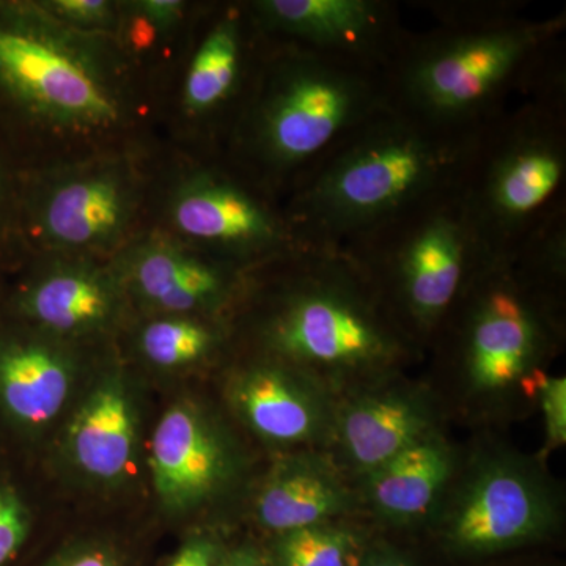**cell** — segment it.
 <instances>
[{
	"mask_svg": "<svg viewBox=\"0 0 566 566\" xmlns=\"http://www.w3.org/2000/svg\"><path fill=\"white\" fill-rule=\"evenodd\" d=\"M120 118L114 88L91 54L54 28L43 6L0 0V129L74 132Z\"/></svg>",
	"mask_w": 566,
	"mask_h": 566,
	"instance_id": "obj_8",
	"label": "cell"
},
{
	"mask_svg": "<svg viewBox=\"0 0 566 566\" xmlns=\"http://www.w3.org/2000/svg\"><path fill=\"white\" fill-rule=\"evenodd\" d=\"M455 474V455L434 431L363 476V497L387 523L411 526L434 516Z\"/></svg>",
	"mask_w": 566,
	"mask_h": 566,
	"instance_id": "obj_22",
	"label": "cell"
},
{
	"mask_svg": "<svg viewBox=\"0 0 566 566\" xmlns=\"http://www.w3.org/2000/svg\"><path fill=\"white\" fill-rule=\"evenodd\" d=\"M558 502L543 472L513 453L476 458L434 513L439 535L460 556H490L545 538Z\"/></svg>",
	"mask_w": 566,
	"mask_h": 566,
	"instance_id": "obj_9",
	"label": "cell"
},
{
	"mask_svg": "<svg viewBox=\"0 0 566 566\" xmlns=\"http://www.w3.org/2000/svg\"><path fill=\"white\" fill-rule=\"evenodd\" d=\"M365 547L363 536L335 521L274 535L268 558L271 566H357Z\"/></svg>",
	"mask_w": 566,
	"mask_h": 566,
	"instance_id": "obj_23",
	"label": "cell"
},
{
	"mask_svg": "<svg viewBox=\"0 0 566 566\" xmlns=\"http://www.w3.org/2000/svg\"><path fill=\"white\" fill-rule=\"evenodd\" d=\"M434 431V406L422 390L381 387L337 403L329 441L363 479Z\"/></svg>",
	"mask_w": 566,
	"mask_h": 566,
	"instance_id": "obj_16",
	"label": "cell"
},
{
	"mask_svg": "<svg viewBox=\"0 0 566 566\" xmlns=\"http://www.w3.org/2000/svg\"><path fill=\"white\" fill-rule=\"evenodd\" d=\"M248 271L221 259L170 244L145 245L133 256L128 277L144 303L182 316L214 314L232 303Z\"/></svg>",
	"mask_w": 566,
	"mask_h": 566,
	"instance_id": "obj_19",
	"label": "cell"
},
{
	"mask_svg": "<svg viewBox=\"0 0 566 566\" xmlns=\"http://www.w3.org/2000/svg\"><path fill=\"white\" fill-rule=\"evenodd\" d=\"M480 133L458 191L491 259H512L566 207V70L560 54Z\"/></svg>",
	"mask_w": 566,
	"mask_h": 566,
	"instance_id": "obj_5",
	"label": "cell"
},
{
	"mask_svg": "<svg viewBox=\"0 0 566 566\" xmlns=\"http://www.w3.org/2000/svg\"><path fill=\"white\" fill-rule=\"evenodd\" d=\"M76 368L48 338L0 311V433L28 441L69 403Z\"/></svg>",
	"mask_w": 566,
	"mask_h": 566,
	"instance_id": "obj_14",
	"label": "cell"
},
{
	"mask_svg": "<svg viewBox=\"0 0 566 566\" xmlns=\"http://www.w3.org/2000/svg\"><path fill=\"white\" fill-rule=\"evenodd\" d=\"M560 337V303L524 281L509 259H491L479 271L434 335L482 398L524 390Z\"/></svg>",
	"mask_w": 566,
	"mask_h": 566,
	"instance_id": "obj_7",
	"label": "cell"
},
{
	"mask_svg": "<svg viewBox=\"0 0 566 566\" xmlns=\"http://www.w3.org/2000/svg\"><path fill=\"white\" fill-rule=\"evenodd\" d=\"M527 398H536L545 417L546 450L558 449L566 441V381L564 376H549L536 370L524 385Z\"/></svg>",
	"mask_w": 566,
	"mask_h": 566,
	"instance_id": "obj_26",
	"label": "cell"
},
{
	"mask_svg": "<svg viewBox=\"0 0 566 566\" xmlns=\"http://www.w3.org/2000/svg\"><path fill=\"white\" fill-rule=\"evenodd\" d=\"M175 227L212 256L251 271L300 248L273 196L243 174L205 170L186 181L172 203Z\"/></svg>",
	"mask_w": 566,
	"mask_h": 566,
	"instance_id": "obj_10",
	"label": "cell"
},
{
	"mask_svg": "<svg viewBox=\"0 0 566 566\" xmlns=\"http://www.w3.org/2000/svg\"><path fill=\"white\" fill-rule=\"evenodd\" d=\"M148 463L164 510L185 515L230 485L238 452L229 433L203 406L181 400L156 424Z\"/></svg>",
	"mask_w": 566,
	"mask_h": 566,
	"instance_id": "obj_12",
	"label": "cell"
},
{
	"mask_svg": "<svg viewBox=\"0 0 566 566\" xmlns=\"http://www.w3.org/2000/svg\"><path fill=\"white\" fill-rule=\"evenodd\" d=\"M118 297L114 279L76 264L33 275L0 301V311L40 334L84 335L114 318Z\"/></svg>",
	"mask_w": 566,
	"mask_h": 566,
	"instance_id": "obj_18",
	"label": "cell"
},
{
	"mask_svg": "<svg viewBox=\"0 0 566 566\" xmlns=\"http://www.w3.org/2000/svg\"><path fill=\"white\" fill-rule=\"evenodd\" d=\"M482 132H447L386 107L289 193L283 210L297 241L340 249L419 200L458 188Z\"/></svg>",
	"mask_w": 566,
	"mask_h": 566,
	"instance_id": "obj_2",
	"label": "cell"
},
{
	"mask_svg": "<svg viewBox=\"0 0 566 566\" xmlns=\"http://www.w3.org/2000/svg\"><path fill=\"white\" fill-rule=\"evenodd\" d=\"M256 32L248 7H230L216 18L193 52L186 74L182 103L189 115L208 117L237 104L241 114L260 63L259 59L252 65V57L260 52L251 54Z\"/></svg>",
	"mask_w": 566,
	"mask_h": 566,
	"instance_id": "obj_21",
	"label": "cell"
},
{
	"mask_svg": "<svg viewBox=\"0 0 566 566\" xmlns=\"http://www.w3.org/2000/svg\"><path fill=\"white\" fill-rule=\"evenodd\" d=\"M340 249L419 348L491 260L458 188L419 200Z\"/></svg>",
	"mask_w": 566,
	"mask_h": 566,
	"instance_id": "obj_6",
	"label": "cell"
},
{
	"mask_svg": "<svg viewBox=\"0 0 566 566\" xmlns=\"http://www.w3.org/2000/svg\"><path fill=\"white\" fill-rule=\"evenodd\" d=\"M44 243L65 251H92L117 240L133 210L128 178L115 169L88 170L20 205Z\"/></svg>",
	"mask_w": 566,
	"mask_h": 566,
	"instance_id": "obj_15",
	"label": "cell"
},
{
	"mask_svg": "<svg viewBox=\"0 0 566 566\" xmlns=\"http://www.w3.org/2000/svg\"><path fill=\"white\" fill-rule=\"evenodd\" d=\"M218 331L192 316L155 319L140 333V352L159 368L189 367L207 359L218 346Z\"/></svg>",
	"mask_w": 566,
	"mask_h": 566,
	"instance_id": "obj_24",
	"label": "cell"
},
{
	"mask_svg": "<svg viewBox=\"0 0 566 566\" xmlns=\"http://www.w3.org/2000/svg\"><path fill=\"white\" fill-rule=\"evenodd\" d=\"M324 385L293 365L263 356L233 374L227 400L268 444L314 446L329 441L337 409Z\"/></svg>",
	"mask_w": 566,
	"mask_h": 566,
	"instance_id": "obj_13",
	"label": "cell"
},
{
	"mask_svg": "<svg viewBox=\"0 0 566 566\" xmlns=\"http://www.w3.org/2000/svg\"><path fill=\"white\" fill-rule=\"evenodd\" d=\"M18 221V202L13 182L7 166L6 155L0 145V253L6 251L7 241L13 234Z\"/></svg>",
	"mask_w": 566,
	"mask_h": 566,
	"instance_id": "obj_29",
	"label": "cell"
},
{
	"mask_svg": "<svg viewBox=\"0 0 566 566\" xmlns=\"http://www.w3.org/2000/svg\"><path fill=\"white\" fill-rule=\"evenodd\" d=\"M273 264V301L256 324L263 356L329 385L382 381L419 349L342 249L300 245Z\"/></svg>",
	"mask_w": 566,
	"mask_h": 566,
	"instance_id": "obj_4",
	"label": "cell"
},
{
	"mask_svg": "<svg viewBox=\"0 0 566 566\" xmlns=\"http://www.w3.org/2000/svg\"><path fill=\"white\" fill-rule=\"evenodd\" d=\"M423 6L439 25L409 32L385 84L389 107L436 128L482 132L560 54L565 11L534 20L513 0Z\"/></svg>",
	"mask_w": 566,
	"mask_h": 566,
	"instance_id": "obj_1",
	"label": "cell"
},
{
	"mask_svg": "<svg viewBox=\"0 0 566 566\" xmlns=\"http://www.w3.org/2000/svg\"><path fill=\"white\" fill-rule=\"evenodd\" d=\"M386 107L385 74L264 39L251 92L233 128L234 161L264 192L289 196Z\"/></svg>",
	"mask_w": 566,
	"mask_h": 566,
	"instance_id": "obj_3",
	"label": "cell"
},
{
	"mask_svg": "<svg viewBox=\"0 0 566 566\" xmlns=\"http://www.w3.org/2000/svg\"><path fill=\"white\" fill-rule=\"evenodd\" d=\"M33 509L20 480L0 465V566H13L33 532Z\"/></svg>",
	"mask_w": 566,
	"mask_h": 566,
	"instance_id": "obj_25",
	"label": "cell"
},
{
	"mask_svg": "<svg viewBox=\"0 0 566 566\" xmlns=\"http://www.w3.org/2000/svg\"><path fill=\"white\" fill-rule=\"evenodd\" d=\"M221 554V549L211 538L196 536L181 546L167 566H216Z\"/></svg>",
	"mask_w": 566,
	"mask_h": 566,
	"instance_id": "obj_30",
	"label": "cell"
},
{
	"mask_svg": "<svg viewBox=\"0 0 566 566\" xmlns=\"http://www.w3.org/2000/svg\"><path fill=\"white\" fill-rule=\"evenodd\" d=\"M185 9V3L178 0H144L139 3L142 20L163 29L170 28L175 22L180 21Z\"/></svg>",
	"mask_w": 566,
	"mask_h": 566,
	"instance_id": "obj_31",
	"label": "cell"
},
{
	"mask_svg": "<svg viewBox=\"0 0 566 566\" xmlns=\"http://www.w3.org/2000/svg\"><path fill=\"white\" fill-rule=\"evenodd\" d=\"M248 10L264 39L381 74L409 35L390 0H259Z\"/></svg>",
	"mask_w": 566,
	"mask_h": 566,
	"instance_id": "obj_11",
	"label": "cell"
},
{
	"mask_svg": "<svg viewBox=\"0 0 566 566\" xmlns=\"http://www.w3.org/2000/svg\"><path fill=\"white\" fill-rule=\"evenodd\" d=\"M216 566H271L270 558L253 546H241L222 553Z\"/></svg>",
	"mask_w": 566,
	"mask_h": 566,
	"instance_id": "obj_33",
	"label": "cell"
},
{
	"mask_svg": "<svg viewBox=\"0 0 566 566\" xmlns=\"http://www.w3.org/2000/svg\"><path fill=\"white\" fill-rule=\"evenodd\" d=\"M356 495L344 471L331 458L315 452L279 460L263 480L255 499V520L273 535L335 523L352 512Z\"/></svg>",
	"mask_w": 566,
	"mask_h": 566,
	"instance_id": "obj_20",
	"label": "cell"
},
{
	"mask_svg": "<svg viewBox=\"0 0 566 566\" xmlns=\"http://www.w3.org/2000/svg\"><path fill=\"white\" fill-rule=\"evenodd\" d=\"M139 416L128 381L102 376L85 394L65 431L66 460L93 485L117 486L136 463Z\"/></svg>",
	"mask_w": 566,
	"mask_h": 566,
	"instance_id": "obj_17",
	"label": "cell"
},
{
	"mask_svg": "<svg viewBox=\"0 0 566 566\" xmlns=\"http://www.w3.org/2000/svg\"><path fill=\"white\" fill-rule=\"evenodd\" d=\"M43 566H125L115 547L103 542H82L62 551Z\"/></svg>",
	"mask_w": 566,
	"mask_h": 566,
	"instance_id": "obj_28",
	"label": "cell"
},
{
	"mask_svg": "<svg viewBox=\"0 0 566 566\" xmlns=\"http://www.w3.org/2000/svg\"><path fill=\"white\" fill-rule=\"evenodd\" d=\"M357 566H412L411 562L394 547L379 545L365 547Z\"/></svg>",
	"mask_w": 566,
	"mask_h": 566,
	"instance_id": "obj_32",
	"label": "cell"
},
{
	"mask_svg": "<svg viewBox=\"0 0 566 566\" xmlns=\"http://www.w3.org/2000/svg\"><path fill=\"white\" fill-rule=\"evenodd\" d=\"M43 7L59 20L81 28H102L112 21L111 3L103 0H55Z\"/></svg>",
	"mask_w": 566,
	"mask_h": 566,
	"instance_id": "obj_27",
	"label": "cell"
}]
</instances>
